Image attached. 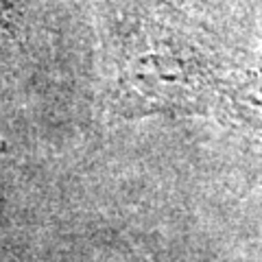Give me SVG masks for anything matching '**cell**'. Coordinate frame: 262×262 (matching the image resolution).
I'll use <instances>...</instances> for the list:
<instances>
[{
  "label": "cell",
  "mask_w": 262,
  "mask_h": 262,
  "mask_svg": "<svg viewBox=\"0 0 262 262\" xmlns=\"http://www.w3.org/2000/svg\"><path fill=\"white\" fill-rule=\"evenodd\" d=\"M18 5L20 0H0V31L13 33L18 22Z\"/></svg>",
  "instance_id": "2"
},
{
  "label": "cell",
  "mask_w": 262,
  "mask_h": 262,
  "mask_svg": "<svg viewBox=\"0 0 262 262\" xmlns=\"http://www.w3.org/2000/svg\"><path fill=\"white\" fill-rule=\"evenodd\" d=\"M138 262H146V260H142V258H140V260H138Z\"/></svg>",
  "instance_id": "3"
},
{
  "label": "cell",
  "mask_w": 262,
  "mask_h": 262,
  "mask_svg": "<svg viewBox=\"0 0 262 262\" xmlns=\"http://www.w3.org/2000/svg\"><path fill=\"white\" fill-rule=\"evenodd\" d=\"M212 90L208 59L170 22L142 18L122 42L116 96L122 116L196 114L206 110Z\"/></svg>",
  "instance_id": "1"
}]
</instances>
